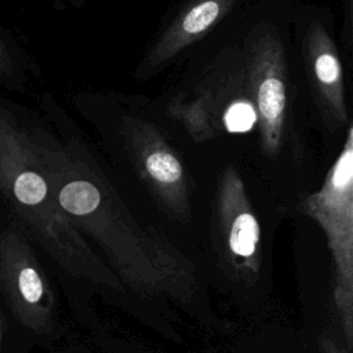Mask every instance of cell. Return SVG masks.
Instances as JSON below:
<instances>
[{
	"mask_svg": "<svg viewBox=\"0 0 353 353\" xmlns=\"http://www.w3.org/2000/svg\"><path fill=\"white\" fill-rule=\"evenodd\" d=\"M37 159L52 197L73 226L97 239L125 274L157 284L171 273L172 259L134 222L101 170L72 149L36 142Z\"/></svg>",
	"mask_w": 353,
	"mask_h": 353,
	"instance_id": "6da1fadb",
	"label": "cell"
},
{
	"mask_svg": "<svg viewBox=\"0 0 353 353\" xmlns=\"http://www.w3.org/2000/svg\"><path fill=\"white\" fill-rule=\"evenodd\" d=\"M0 192L23 229L55 259L77 248L80 234L51 194L36 142L1 110Z\"/></svg>",
	"mask_w": 353,
	"mask_h": 353,
	"instance_id": "7a4b0ae2",
	"label": "cell"
},
{
	"mask_svg": "<svg viewBox=\"0 0 353 353\" xmlns=\"http://www.w3.org/2000/svg\"><path fill=\"white\" fill-rule=\"evenodd\" d=\"M299 208L324 230L335 266V303L352 342L353 298V125H347L342 150L328 170L321 188Z\"/></svg>",
	"mask_w": 353,
	"mask_h": 353,
	"instance_id": "3957f363",
	"label": "cell"
},
{
	"mask_svg": "<svg viewBox=\"0 0 353 353\" xmlns=\"http://www.w3.org/2000/svg\"><path fill=\"white\" fill-rule=\"evenodd\" d=\"M245 88L251 101L265 153H280L287 125V65L277 32L259 26L252 32L245 58Z\"/></svg>",
	"mask_w": 353,
	"mask_h": 353,
	"instance_id": "277c9868",
	"label": "cell"
},
{
	"mask_svg": "<svg viewBox=\"0 0 353 353\" xmlns=\"http://www.w3.org/2000/svg\"><path fill=\"white\" fill-rule=\"evenodd\" d=\"M0 288L18 320L34 332L51 328L54 296L22 233L8 228L0 236Z\"/></svg>",
	"mask_w": 353,
	"mask_h": 353,
	"instance_id": "5b68a950",
	"label": "cell"
},
{
	"mask_svg": "<svg viewBox=\"0 0 353 353\" xmlns=\"http://www.w3.org/2000/svg\"><path fill=\"white\" fill-rule=\"evenodd\" d=\"M123 134L134 167L156 199L175 216L190 212L189 183L175 150L156 125L141 119H127Z\"/></svg>",
	"mask_w": 353,
	"mask_h": 353,
	"instance_id": "8992f818",
	"label": "cell"
},
{
	"mask_svg": "<svg viewBox=\"0 0 353 353\" xmlns=\"http://www.w3.org/2000/svg\"><path fill=\"white\" fill-rule=\"evenodd\" d=\"M216 212L222 248L233 265L254 272L259 252L261 229L247 197L244 182L233 167H228L222 174Z\"/></svg>",
	"mask_w": 353,
	"mask_h": 353,
	"instance_id": "52a82bcc",
	"label": "cell"
},
{
	"mask_svg": "<svg viewBox=\"0 0 353 353\" xmlns=\"http://www.w3.org/2000/svg\"><path fill=\"white\" fill-rule=\"evenodd\" d=\"M305 58L324 114L339 125L349 123L342 65L335 44L321 23H314L307 32Z\"/></svg>",
	"mask_w": 353,
	"mask_h": 353,
	"instance_id": "ba28073f",
	"label": "cell"
},
{
	"mask_svg": "<svg viewBox=\"0 0 353 353\" xmlns=\"http://www.w3.org/2000/svg\"><path fill=\"white\" fill-rule=\"evenodd\" d=\"M236 0H194L168 25L152 47L146 63L168 62L179 51L200 40L233 7Z\"/></svg>",
	"mask_w": 353,
	"mask_h": 353,
	"instance_id": "9c48e42d",
	"label": "cell"
},
{
	"mask_svg": "<svg viewBox=\"0 0 353 353\" xmlns=\"http://www.w3.org/2000/svg\"><path fill=\"white\" fill-rule=\"evenodd\" d=\"M223 128L229 132H244L256 124L255 109L248 98L234 99L225 110Z\"/></svg>",
	"mask_w": 353,
	"mask_h": 353,
	"instance_id": "30bf717a",
	"label": "cell"
},
{
	"mask_svg": "<svg viewBox=\"0 0 353 353\" xmlns=\"http://www.w3.org/2000/svg\"><path fill=\"white\" fill-rule=\"evenodd\" d=\"M12 69L11 57L4 47V44L0 41V73H10Z\"/></svg>",
	"mask_w": 353,
	"mask_h": 353,
	"instance_id": "8fae6325",
	"label": "cell"
},
{
	"mask_svg": "<svg viewBox=\"0 0 353 353\" xmlns=\"http://www.w3.org/2000/svg\"><path fill=\"white\" fill-rule=\"evenodd\" d=\"M345 1V23L347 36H352V23H353V0H343Z\"/></svg>",
	"mask_w": 353,
	"mask_h": 353,
	"instance_id": "7c38bea8",
	"label": "cell"
}]
</instances>
